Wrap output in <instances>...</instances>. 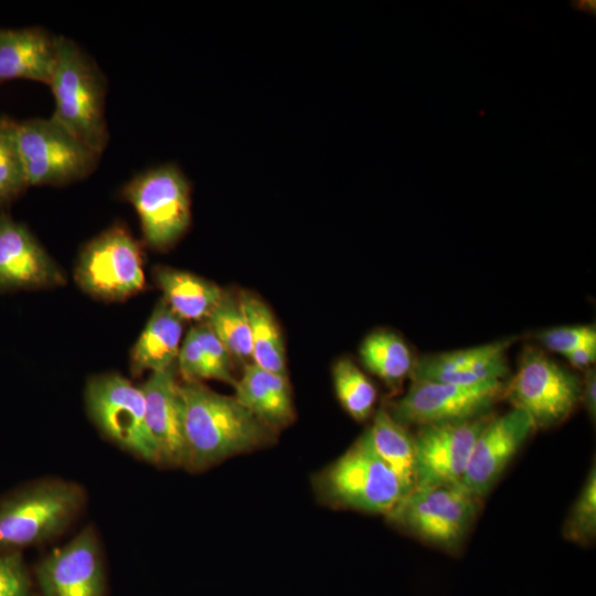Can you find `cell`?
<instances>
[{"mask_svg": "<svg viewBox=\"0 0 596 596\" xmlns=\"http://www.w3.org/2000/svg\"><path fill=\"white\" fill-rule=\"evenodd\" d=\"M185 440L184 467L203 470L232 456L269 443L273 429L234 396L200 382L179 384Z\"/></svg>", "mask_w": 596, "mask_h": 596, "instance_id": "obj_1", "label": "cell"}, {"mask_svg": "<svg viewBox=\"0 0 596 596\" xmlns=\"http://www.w3.org/2000/svg\"><path fill=\"white\" fill-rule=\"evenodd\" d=\"M85 502L70 481L45 479L23 486L0 500V553L20 552L61 534Z\"/></svg>", "mask_w": 596, "mask_h": 596, "instance_id": "obj_2", "label": "cell"}, {"mask_svg": "<svg viewBox=\"0 0 596 596\" xmlns=\"http://www.w3.org/2000/svg\"><path fill=\"white\" fill-rule=\"evenodd\" d=\"M49 86L55 104L51 118L100 155L109 139L103 77L78 45L64 36L57 38V60Z\"/></svg>", "mask_w": 596, "mask_h": 596, "instance_id": "obj_3", "label": "cell"}, {"mask_svg": "<svg viewBox=\"0 0 596 596\" xmlns=\"http://www.w3.org/2000/svg\"><path fill=\"white\" fill-rule=\"evenodd\" d=\"M317 483L327 501L372 513L386 514L406 494L366 432L318 477Z\"/></svg>", "mask_w": 596, "mask_h": 596, "instance_id": "obj_4", "label": "cell"}, {"mask_svg": "<svg viewBox=\"0 0 596 596\" xmlns=\"http://www.w3.org/2000/svg\"><path fill=\"white\" fill-rule=\"evenodd\" d=\"M478 511V499L459 485L413 489L386 513L389 522L448 553L459 551Z\"/></svg>", "mask_w": 596, "mask_h": 596, "instance_id": "obj_5", "label": "cell"}, {"mask_svg": "<svg viewBox=\"0 0 596 596\" xmlns=\"http://www.w3.org/2000/svg\"><path fill=\"white\" fill-rule=\"evenodd\" d=\"M123 193L138 214L142 236L151 248L171 247L190 226V182L173 163L137 174Z\"/></svg>", "mask_w": 596, "mask_h": 596, "instance_id": "obj_6", "label": "cell"}, {"mask_svg": "<svg viewBox=\"0 0 596 596\" xmlns=\"http://www.w3.org/2000/svg\"><path fill=\"white\" fill-rule=\"evenodd\" d=\"M15 141L28 185H61L93 172L99 153L52 118L15 121Z\"/></svg>", "mask_w": 596, "mask_h": 596, "instance_id": "obj_7", "label": "cell"}, {"mask_svg": "<svg viewBox=\"0 0 596 596\" xmlns=\"http://www.w3.org/2000/svg\"><path fill=\"white\" fill-rule=\"evenodd\" d=\"M85 403L104 437L138 458L158 464L140 386L117 373L93 376L86 385Z\"/></svg>", "mask_w": 596, "mask_h": 596, "instance_id": "obj_8", "label": "cell"}, {"mask_svg": "<svg viewBox=\"0 0 596 596\" xmlns=\"http://www.w3.org/2000/svg\"><path fill=\"white\" fill-rule=\"evenodd\" d=\"M75 280L86 294L104 300H123L145 287L139 243L121 225H114L89 241L81 252Z\"/></svg>", "mask_w": 596, "mask_h": 596, "instance_id": "obj_9", "label": "cell"}, {"mask_svg": "<svg viewBox=\"0 0 596 596\" xmlns=\"http://www.w3.org/2000/svg\"><path fill=\"white\" fill-rule=\"evenodd\" d=\"M504 395L530 416L535 428H546L574 411L581 400V382L543 352L528 348Z\"/></svg>", "mask_w": 596, "mask_h": 596, "instance_id": "obj_10", "label": "cell"}, {"mask_svg": "<svg viewBox=\"0 0 596 596\" xmlns=\"http://www.w3.org/2000/svg\"><path fill=\"white\" fill-rule=\"evenodd\" d=\"M504 391L502 381L467 386L412 380L406 394L389 412L405 427L469 421L488 415Z\"/></svg>", "mask_w": 596, "mask_h": 596, "instance_id": "obj_11", "label": "cell"}, {"mask_svg": "<svg viewBox=\"0 0 596 596\" xmlns=\"http://www.w3.org/2000/svg\"><path fill=\"white\" fill-rule=\"evenodd\" d=\"M490 419L421 426L414 437V488L458 485L465 475L479 434Z\"/></svg>", "mask_w": 596, "mask_h": 596, "instance_id": "obj_12", "label": "cell"}, {"mask_svg": "<svg viewBox=\"0 0 596 596\" xmlns=\"http://www.w3.org/2000/svg\"><path fill=\"white\" fill-rule=\"evenodd\" d=\"M43 596H103L105 573L97 535L85 528L36 565Z\"/></svg>", "mask_w": 596, "mask_h": 596, "instance_id": "obj_13", "label": "cell"}, {"mask_svg": "<svg viewBox=\"0 0 596 596\" xmlns=\"http://www.w3.org/2000/svg\"><path fill=\"white\" fill-rule=\"evenodd\" d=\"M534 429L530 416L515 407L490 417L475 441L458 485L477 499L485 497Z\"/></svg>", "mask_w": 596, "mask_h": 596, "instance_id": "obj_14", "label": "cell"}, {"mask_svg": "<svg viewBox=\"0 0 596 596\" xmlns=\"http://www.w3.org/2000/svg\"><path fill=\"white\" fill-rule=\"evenodd\" d=\"M66 278L22 223L0 212V292L63 286Z\"/></svg>", "mask_w": 596, "mask_h": 596, "instance_id": "obj_15", "label": "cell"}, {"mask_svg": "<svg viewBox=\"0 0 596 596\" xmlns=\"http://www.w3.org/2000/svg\"><path fill=\"white\" fill-rule=\"evenodd\" d=\"M514 338L429 354L415 361L412 380L436 381L456 385H479L502 381L509 366L505 353Z\"/></svg>", "mask_w": 596, "mask_h": 596, "instance_id": "obj_16", "label": "cell"}, {"mask_svg": "<svg viewBox=\"0 0 596 596\" xmlns=\"http://www.w3.org/2000/svg\"><path fill=\"white\" fill-rule=\"evenodd\" d=\"M177 364L151 372L140 385L146 403V422L155 441L158 464L184 467L185 440Z\"/></svg>", "mask_w": 596, "mask_h": 596, "instance_id": "obj_17", "label": "cell"}, {"mask_svg": "<svg viewBox=\"0 0 596 596\" xmlns=\"http://www.w3.org/2000/svg\"><path fill=\"white\" fill-rule=\"evenodd\" d=\"M57 38L39 26L0 30V82L24 78L50 85Z\"/></svg>", "mask_w": 596, "mask_h": 596, "instance_id": "obj_18", "label": "cell"}, {"mask_svg": "<svg viewBox=\"0 0 596 596\" xmlns=\"http://www.w3.org/2000/svg\"><path fill=\"white\" fill-rule=\"evenodd\" d=\"M234 397L269 428H283L294 419V404L287 375L246 363L235 381Z\"/></svg>", "mask_w": 596, "mask_h": 596, "instance_id": "obj_19", "label": "cell"}, {"mask_svg": "<svg viewBox=\"0 0 596 596\" xmlns=\"http://www.w3.org/2000/svg\"><path fill=\"white\" fill-rule=\"evenodd\" d=\"M182 321L163 299L157 304L130 351V370L135 376L177 364L182 343Z\"/></svg>", "mask_w": 596, "mask_h": 596, "instance_id": "obj_20", "label": "cell"}, {"mask_svg": "<svg viewBox=\"0 0 596 596\" xmlns=\"http://www.w3.org/2000/svg\"><path fill=\"white\" fill-rule=\"evenodd\" d=\"M153 278L163 300L181 320L204 322L224 292L212 281L167 266L155 268Z\"/></svg>", "mask_w": 596, "mask_h": 596, "instance_id": "obj_21", "label": "cell"}, {"mask_svg": "<svg viewBox=\"0 0 596 596\" xmlns=\"http://www.w3.org/2000/svg\"><path fill=\"white\" fill-rule=\"evenodd\" d=\"M365 432L374 450L394 471L407 494L414 488V437L384 408L376 412Z\"/></svg>", "mask_w": 596, "mask_h": 596, "instance_id": "obj_22", "label": "cell"}, {"mask_svg": "<svg viewBox=\"0 0 596 596\" xmlns=\"http://www.w3.org/2000/svg\"><path fill=\"white\" fill-rule=\"evenodd\" d=\"M238 298L249 324L252 363L264 370L286 375L285 345L272 310L253 294L243 292Z\"/></svg>", "mask_w": 596, "mask_h": 596, "instance_id": "obj_23", "label": "cell"}, {"mask_svg": "<svg viewBox=\"0 0 596 596\" xmlns=\"http://www.w3.org/2000/svg\"><path fill=\"white\" fill-rule=\"evenodd\" d=\"M359 353L365 368L391 386L398 385L411 375L415 363L405 341L386 330L370 333Z\"/></svg>", "mask_w": 596, "mask_h": 596, "instance_id": "obj_24", "label": "cell"}, {"mask_svg": "<svg viewBox=\"0 0 596 596\" xmlns=\"http://www.w3.org/2000/svg\"><path fill=\"white\" fill-rule=\"evenodd\" d=\"M204 323L223 343L232 360L252 359V340L247 317L240 298L223 292Z\"/></svg>", "mask_w": 596, "mask_h": 596, "instance_id": "obj_25", "label": "cell"}, {"mask_svg": "<svg viewBox=\"0 0 596 596\" xmlns=\"http://www.w3.org/2000/svg\"><path fill=\"white\" fill-rule=\"evenodd\" d=\"M333 384L343 408L355 419H366L376 401V389L356 364L348 359L338 360L332 369Z\"/></svg>", "mask_w": 596, "mask_h": 596, "instance_id": "obj_26", "label": "cell"}, {"mask_svg": "<svg viewBox=\"0 0 596 596\" xmlns=\"http://www.w3.org/2000/svg\"><path fill=\"white\" fill-rule=\"evenodd\" d=\"M14 128L15 120L0 116V205L12 202L29 187Z\"/></svg>", "mask_w": 596, "mask_h": 596, "instance_id": "obj_27", "label": "cell"}, {"mask_svg": "<svg viewBox=\"0 0 596 596\" xmlns=\"http://www.w3.org/2000/svg\"><path fill=\"white\" fill-rule=\"evenodd\" d=\"M566 540L589 545L596 536V469L590 468L563 526Z\"/></svg>", "mask_w": 596, "mask_h": 596, "instance_id": "obj_28", "label": "cell"}, {"mask_svg": "<svg viewBox=\"0 0 596 596\" xmlns=\"http://www.w3.org/2000/svg\"><path fill=\"white\" fill-rule=\"evenodd\" d=\"M194 327L204 356L206 379L234 384L232 358L223 343L204 322Z\"/></svg>", "mask_w": 596, "mask_h": 596, "instance_id": "obj_29", "label": "cell"}, {"mask_svg": "<svg viewBox=\"0 0 596 596\" xmlns=\"http://www.w3.org/2000/svg\"><path fill=\"white\" fill-rule=\"evenodd\" d=\"M538 340L549 350L567 354L579 345L596 342L594 326H564L538 333Z\"/></svg>", "mask_w": 596, "mask_h": 596, "instance_id": "obj_30", "label": "cell"}, {"mask_svg": "<svg viewBox=\"0 0 596 596\" xmlns=\"http://www.w3.org/2000/svg\"><path fill=\"white\" fill-rule=\"evenodd\" d=\"M31 579L20 552L0 553V596H30Z\"/></svg>", "mask_w": 596, "mask_h": 596, "instance_id": "obj_31", "label": "cell"}, {"mask_svg": "<svg viewBox=\"0 0 596 596\" xmlns=\"http://www.w3.org/2000/svg\"><path fill=\"white\" fill-rule=\"evenodd\" d=\"M177 371L184 382L207 380L204 356L195 327L189 330L181 343L177 359Z\"/></svg>", "mask_w": 596, "mask_h": 596, "instance_id": "obj_32", "label": "cell"}, {"mask_svg": "<svg viewBox=\"0 0 596 596\" xmlns=\"http://www.w3.org/2000/svg\"><path fill=\"white\" fill-rule=\"evenodd\" d=\"M581 400L594 422L596 417V372L592 366L587 368L581 385Z\"/></svg>", "mask_w": 596, "mask_h": 596, "instance_id": "obj_33", "label": "cell"}, {"mask_svg": "<svg viewBox=\"0 0 596 596\" xmlns=\"http://www.w3.org/2000/svg\"><path fill=\"white\" fill-rule=\"evenodd\" d=\"M565 356L573 366L587 369L596 359V342L579 345Z\"/></svg>", "mask_w": 596, "mask_h": 596, "instance_id": "obj_34", "label": "cell"}]
</instances>
